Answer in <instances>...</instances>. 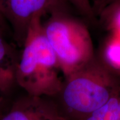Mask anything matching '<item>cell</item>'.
<instances>
[{"label": "cell", "instance_id": "obj_1", "mask_svg": "<svg viewBox=\"0 0 120 120\" xmlns=\"http://www.w3.org/2000/svg\"><path fill=\"white\" fill-rule=\"evenodd\" d=\"M41 17L33 19L27 28L26 46L15 72L19 83L35 95L54 91L65 73L44 34Z\"/></svg>", "mask_w": 120, "mask_h": 120}, {"label": "cell", "instance_id": "obj_2", "mask_svg": "<svg viewBox=\"0 0 120 120\" xmlns=\"http://www.w3.org/2000/svg\"><path fill=\"white\" fill-rule=\"evenodd\" d=\"M43 26L65 74L75 73L83 65H87L92 56V46L89 33L83 24L65 12H56Z\"/></svg>", "mask_w": 120, "mask_h": 120}, {"label": "cell", "instance_id": "obj_3", "mask_svg": "<svg viewBox=\"0 0 120 120\" xmlns=\"http://www.w3.org/2000/svg\"><path fill=\"white\" fill-rule=\"evenodd\" d=\"M120 84L108 69L92 64L71 75L63 90V101L71 112L85 118L103 106Z\"/></svg>", "mask_w": 120, "mask_h": 120}, {"label": "cell", "instance_id": "obj_4", "mask_svg": "<svg viewBox=\"0 0 120 120\" xmlns=\"http://www.w3.org/2000/svg\"><path fill=\"white\" fill-rule=\"evenodd\" d=\"M68 0H4L5 19L11 23L19 38H26L33 19L45 13L65 12Z\"/></svg>", "mask_w": 120, "mask_h": 120}, {"label": "cell", "instance_id": "obj_5", "mask_svg": "<svg viewBox=\"0 0 120 120\" xmlns=\"http://www.w3.org/2000/svg\"><path fill=\"white\" fill-rule=\"evenodd\" d=\"M1 120H54L47 109L35 103L19 105L5 116Z\"/></svg>", "mask_w": 120, "mask_h": 120}, {"label": "cell", "instance_id": "obj_6", "mask_svg": "<svg viewBox=\"0 0 120 120\" xmlns=\"http://www.w3.org/2000/svg\"><path fill=\"white\" fill-rule=\"evenodd\" d=\"M0 30V90H4L13 79L16 72L13 55L2 38Z\"/></svg>", "mask_w": 120, "mask_h": 120}, {"label": "cell", "instance_id": "obj_7", "mask_svg": "<svg viewBox=\"0 0 120 120\" xmlns=\"http://www.w3.org/2000/svg\"><path fill=\"white\" fill-rule=\"evenodd\" d=\"M83 120H120V84L103 106Z\"/></svg>", "mask_w": 120, "mask_h": 120}, {"label": "cell", "instance_id": "obj_8", "mask_svg": "<svg viewBox=\"0 0 120 120\" xmlns=\"http://www.w3.org/2000/svg\"><path fill=\"white\" fill-rule=\"evenodd\" d=\"M104 61L109 68L120 72V37L114 35L105 45L103 51Z\"/></svg>", "mask_w": 120, "mask_h": 120}, {"label": "cell", "instance_id": "obj_9", "mask_svg": "<svg viewBox=\"0 0 120 120\" xmlns=\"http://www.w3.org/2000/svg\"><path fill=\"white\" fill-rule=\"evenodd\" d=\"M108 9L109 23L115 32V35L120 37V0H113Z\"/></svg>", "mask_w": 120, "mask_h": 120}, {"label": "cell", "instance_id": "obj_10", "mask_svg": "<svg viewBox=\"0 0 120 120\" xmlns=\"http://www.w3.org/2000/svg\"><path fill=\"white\" fill-rule=\"evenodd\" d=\"M72 3L79 11L89 17L93 16V9L89 0H68Z\"/></svg>", "mask_w": 120, "mask_h": 120}, {"label": "cell", "instance_id": "obj_11", "mask_svg": "<svg viewBox=\"0 0 120 120\" xmlns=\"http://www.w3.org/2000/svg\"><path fill=\"white\" fill-rule=\"evenodd\" d=\"M5 20L4 11V0H0V30L2 31L5 23Z\"/></svg>", "mask_w": 120, "mask_h": 120}, {"label": "cell", "instance_id": "obj_12", "mask_svg": "<svg viewBox=\"0 0 120 120\" xmlns=\"http://www.w3.org/2000/svg\"><path fill=\"white\" fill-rule=\"evenodd\" d=\"M113 0H102V3H103V5L104 4H110L112 1H113Z\"/></svg>", "mask_w": 120, "mask_h": 120}]
</instances>
